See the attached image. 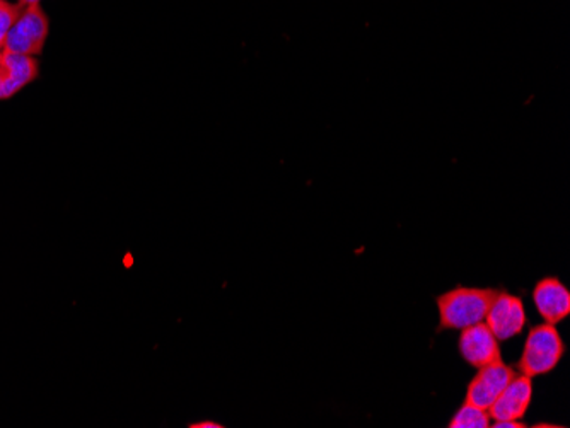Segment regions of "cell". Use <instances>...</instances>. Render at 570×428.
I'll list each match as a JSON object with an SVG mask.
<instances>
[{
	"label": "cell",
	"mask_w": 570,
	"mask_h": 428,
	"mask_svg": "<svg viewBox=\"0 0 570 428\" xmlns=\"http://www.w3.org/2000/svg\"><path fill=\"white\" fill-rule=\"evenodd\" d=\"M496 288L456 287L436 299L439 309V330H465L484 323L496 299Z\"/></svg>",
	"instance_id": "cell-1"
},
{
	"label": "cell",
	"mask_w": 570,
	"mask_h": 428,
	"mask_svg": "<svg viewBox=\"0 0 570 428\" xmlns=\"http://www.w3.org/2000/svg\"><path fill=\"white\" fill-rule=\"evenodd\" d=\"M566 354V343L554 324L543 323L532 328L524 342L518 369L527 378L548 374L559 366Z\"/></svg>",
	"instance_id": "cell-2"
},
{
	"label": "cell",
	"mask_w": 570,
	"mask_h": 428,
	"mask_svg": "<svg viewBox=\"0 0 570 428\" xmlns=\"http://www.w3.org/2000/svg\"><path fill=\"white\" fill-rule=\"evenodd\" d=\"M48 35V20L38 4L17 5L14 23L9 27L2 50L11 54L38 57L44 50L45 39Z\"/></svg>",
	"instance_id": "cell-3"
},
{
	"label": "cell",
	"mask_w": 570,
	"mask_h": 428,
	"mask_svg": "<svg viewBox=\"0 0 570 428\" xmlns=\"http://www.w3.org/2000/svg\"><path fill=\"white\" fill-rule=\"evenodd\" d=\"M478 372L466 390V403L478 406V408L488 409L494 405L500 393L508 388L518 372L504 360L488 364V366L477 369Z\"/></svg>",
	"instance_id": "cell-4"
},
{
	"label": "cell",
	"mask_w": 570,
	"mask_h": 428,
	"mask_svg": "<svg viewBox=\"0 0 570 428\" xmlns=\"http://www.w3.org/2000/svg\"><path fill=\"white\" fill-rule=\"evenodd\" d=\"M485 324L490 328L499 342L521 335L526 326V311L523 300L508 293H497L492 306L485 316Z\"/></svg>",
	"instance_id": "cell-5"
},
{
	"label": "cell",
	"mask_w": 570,
	"mask_h": 428,
	"mask_svg": "<svg viewBox=\"0 0 570 428\" xmlns=\"http://www.w3.org/2000/svg\"><path fill=\"white\" fill-rule=\"evenodd\" d=\"M458 350L461 357L475 369L488 366V364L502 360L500 357L499 340L496 338L487 324L478 323L461 330L458 340Z\"/></svg>",
	"instance_id": "cell-6"
},
{
	"label": "cell",
	"mask_w": 570,
	"mask_h": 428,
	"mask_svg": "<svg viewBox=\"0 0 570 428\" xmlns=\"http://www.w3.org/2000/svg\"><path fill=\"white\" fill-rule=\"evenodd\" d=\"M533 382L532 378L524 374H515L509 382L494 405L487 409L492 421L523 420L527 408L532 405Z\"/></svg>",
	"instance_id": "cell-7"
},
{
	"label": "cell",
	"mask_w": 570,
	"mask_h": 428,
	"mask_svg": "<svg viewBox=\"0 0 570 428\" xmlns=\"http://www.w3.org/2000/svg\"><path fill=\"white\" fill-rule=\"evenodd\" d=\"M533 302L545 323L557 326L569 318L570 293L559 278H542L533 290Z\"/></svg>",
	"instance_id": "cell-8"
},
{
	"label": "cell",
	"mask_w": 570,
	"mask_h": 428,
	"mask_svg": "<svg viewBox=\"0 0 570 428\" xmlns=\"http://www.w3.org/2000/svg\"><path fill=\"white\" fill-rule=\"evenodd\" d=\"M36 78H38V62L35 57L0 51V81L4 86L5 99L20 93Z\"/></svg>",
	"instance_id": "cell-9"
},
{
	"label": "cell",
	"mask_w": 570,
	"mask_h": 428,
	"mask_svg": "<svg viewBox=\"0 0 570 428\" xmlns=\"http://www.w3.org/2000/svg\"><path fill=\"white\" fill-rule=\"evenodd\" d=\"M492 424V418L487 409L478 408L472 403H463L456 415L451 418L448 427L450 428H488Z\"/></svg>",
	"instance_id": "cell-10"
},
{
	"label": "cell",
	"mask_w": 570,
	"mask_h": 428,
	"mask_svg": "<svg viewBox=\"0 0 570 428\" xmlns=\"http://www.w3.org/2000/svg\"><path fill=\"white\" fill-rule=\"evenodd\" d=\"M17 5L8 4L5 0H0V51L4 48V39L8 36L9 27L16 17Z\"/></svg>",
	"instance_id": "cell-11"
},
{
	"label": "cell",
	"mask_w": 570,
	"mask_h": 428,
	"mask_svg": "<svg viewBox=\"0 0 570 428\" xmlns=\"http://www.w3.org/2000/svg\"><path fill=\"white\" fill-rule=\"evenodd\" d=\"M490 427L496 428H524L526 425L523 424V420H504V421H494L490 424Z\"/></svg>",
	"instance_id": "cell-12"
},
{
	"label": "cell",
	"mask_w": 570,
	"mask_h": 428,
	"mask_svg": "<svg viewBox=\"0 0 570 428\" xmlns=\"http://www.w3.org/2000/svg\"><path fill=\"white\" fill-rule=\"evenodd\" d=\"M190 428H223L217 421H199V424H190Z\"/></svg>",
	"instance_id": "cell-13"
},
{
	"label": "cell",
	"mask_w": 570,
	"mask_h": 428,
	"mask_svg": "<svg viewBox=\"0 0 570 428\" xmlns=\"http://www.w3.org/2000/svg\"><path fill=\"white\" fill-rule=\"evenodd\" d=\"M23 4H38L39 0H20Z\"/></svg>",
	"instance_id": "cell-14"
},
{
	"label": "cell",
	"mask_w": 570,
	"mask_h": 428,
	"mask_svg": "<svg viewBox=\"0 0 570 428\" xmlns=\"http://www.w3.org/2000/svg\"><path fill=\"white\" fill-rule=\"evenodd\" d=\"M0 99H5L4 86H2V81H0Z\"/></svg>",
	"instance_id": "cell-15"
}]
</instances>
